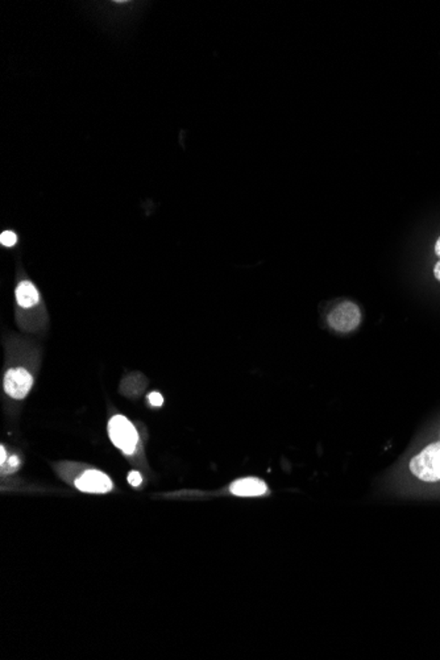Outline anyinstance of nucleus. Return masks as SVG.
Returning <instances> with one entry per match:
<instances>
[{"mask_svg":"<svg viewBox=\"0 0 440 660\" xmlns=\"http://www.w3.org/2000/svg\"><path fill=\"white\" fill-rule=\"evenodd\" d=\"M440 452V440L432 444H429L422 452L414 456L409 464L410 472L414 476L426 483H436L440 481L436 471V463Z\"/></svg>","mask_w":440,"mask_h":660,"instance_id":"1","label":"nucleus"},{"mask_svg":"<svg viewBox=\"0 0 440 660\" xmlns=\"http://www.w3.org/2000/svg\"><path fill=\"white\" fill-rule=\"evenodd\" d=\"M110 439L126 455L135 452L138 443V430L124 415H115L109 422Z\"/></svg>","mask_w":440,"mask_h":660,"instance_id":"2","label":"nucleus"},{"mask_svg":"<svg viewBox=\"0 0 440 660\" xmlns=\"http://www.w3.org/2000/svg\"><path fill=\"white\" fill-rule=\"evenodd\" d=\"M327 321L332 330L338 332L355 331L361 323V312L356 303L351 301L340 302L327 317Z\"/></svg>","mask_w":440,"mask_h":660,"instance_id":"3","label":"nucleus"},{"mask_svg":"<svg viewBox=\"0 0 440 660\" xmlns=\"http://www.w3.org/2000/svg\"><path fill=\"white\" fill-rule=\"evenodd\" d=\"M33 385V378L24 368L9 369L4 376V392L15 398L23 400Z\"/></svg>","mask_w":440,"mask_h":660,"instance_id":"4","label":"nucleus"},{"mask_svg":"<svg viewBox=\"0 0 440 660\" xmlns=\"http://www.w3.org/2000/svg\"><path fill=\"white\" fill-rule=\"evenodd\" d=\"M75 486L86 493H107L112 490V481L103 472L89 469L75 480Z\"/></svg>","mask_w":440,"mask_h":660,"instance_id":"5","label":"nucleus"},{"mask_svg":"<svg viewBox=\"0 0 440 660\" xmlns=\"http://www.w3.org/2000/svg\"><path fill=\"white\" fill-rule=\"evenodd\" d=\"M229 490L232 495H238V497H257V495H265L268 492V486L265 483L256 477H246L236 480L229 486Z\"/></svg>","mask_w":440,"mask_h":660,"instance_id":"6","label":"nucleus"},{"mask_svg":"<svg viewBox=\"0 0 440 660\" xmlns=\"http://www.w3.org/2000/svg\"><path fill=\"white\" fill-rule=\"evenodd\" d=\"M16 299L21 307L29 309L38 303L40 295L33 284H31L29 281H23L18 284L16 289Z\"/></svg>","mask_w":440,"mask_h":660,"instance_id":"7","label":"nucleus"},{"mask_svg":"<svg viewBox=\"0 0 440 660\" xmlns=\"http://www.w3.org/2000/svg\"><path fill=\"white\" fill-rule=\"evenodd\" d=\"M16 241H18V236H16L13 232H11V231L3 232L1 236H0V243H1L4 247H12V246L16 244Z\"/></svg>","mask_w":440,"mask_h":660,"instance_id":"8","label":"nucleus"},{"mask_svg":"<svg viewBox=\"0 0 440 660\" xmlns=\"http://www.w3.org/2000/svg\"><path fill=\"white\" fill-rule=\"evenodd\" d=\"M128 483L131 484V485L135 486V488H136V486L141 485V483H143V477H141V475H140L138 472H136V471H132V472H131V473L128 475Z\"/></svg>","mask_w":440,"mask_h":660,"instance_id":"9","label":"nucleus"},{"mask_svg":"<svg viewBox=\"0 0 440 660\" xmlns=\"http://www.w3.org/2000/svg\"><path fill=\"white\" fill-rule=\"evenodd\" d=\"M148 400H149V402H150L152 406H161V405L164 404L163 395H160V393H157V392L150 393L149 397H148Z\"/></svg>","mask_w":440,"mask_h":660,"instance_id":"10","label":"nucleus"},{"mask_svg":"<svg viewBox=\"0 0 440 660\" xmlns=\"http://www.w3.org/2000/svg\"><path fill=\"white\" fill-rule=\"evenodd\" d=\"M18 464H20V460H18V456H11V458H9V466L12 468V471L16 469V468L18 467Z\"/></svg>","mask_w":440,"mask_h":660,"instance_id":"11","label":"nucleus"},{"mask_svg":"<svg viewBox=\"0 0 440 660\" xmlns=\"http://www.w3.org/2000/svg\"><path fill=\"white\" fill-rule=\"evenodd\" d=\"M434 275H435V278L440 282V261H438V263L435 264V266H434Z\"/></svg>","mask_w":440,"mask_h":660,"instance_id":"12","label":"nucleus"},{"mask_svg":"<svg viewBox=\"0 0 440 660\" xmlns=\"http://www.w3.org/2000/svg\"><path fill=\"white\" fill-rule=\"evenodd\" d=\"M434 249H435V255L439 257L440 261V238L436 240V243H435V248H434Z\"/></svg>","mask_w":440,"mask_h":660,"instance_id":"13","label":"nucleus"},{"mask_svg":"<svg viewBox=\"0 0 440 660\" xmlns=\"http://www.w3.org/2000/svg\"><path fill=\"white\" fill-rule=\"evenodd\" d=\"M0 452H1V458H0V463H1V466H4V463H6V460H7V456H6V451H4V449L1 447V449H0Z\"/></svg>","mask_w":440,"mask_h":660,"instance_id":"14","label":"nucleus"},{"mask_svg":"<svg viewBox=\"0 0 440 660\" xmlns=\"http://www.w3.org/2000/svg\"><path fill=\"white\" fill-rule=\"evenodd\" d=\"M436 471H438V476H439L440 478V452L439 456H438V463H436Z\"/></svg>","mask_w":440,"mask_h":660,"instance_id":"15","label":"nucleus"}]
</instances>
